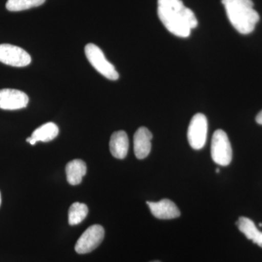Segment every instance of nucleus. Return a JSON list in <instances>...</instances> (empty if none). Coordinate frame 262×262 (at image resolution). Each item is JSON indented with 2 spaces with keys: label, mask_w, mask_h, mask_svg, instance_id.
I'll return each instance as SVG.
<instances>
[{
  "label": "nucleus",
  "mask_w": 262,
  "mask_h": 262,
  "mask_svg": "<svg viewBox=\"0 0 262 262\" xmlns=\"http://www.w3.org/2000/svg\"><path fill=\"white\" fill-rule=\"evenodd\" d=\"M150 211L159 220H173L180 216L181 212L177 205L168 199L158 202H146Z\"/></svg>",
  "instance_id": "nucleus-9"
},
{
  "label": "nucleus",
  "mask_w": 262,
  "mask_h": 262,
  "mask_svg": "<svg viewBox=\"0 0 262 262\" xmlns=\"http://www.w3.org/2000/svg\"><path fill=\"white\" fill-rule=\"evenodd\" d=\"M32 61L30 55L18 46L0 45V62L15 67H27Z\"/></svg>",
  "instance_id": "nucleus-7"
},
{
  "label": "nucleus",
  "mask_w": 262,
  "mask_h": 262,
  "mask_svg": "<svg viewBox=\"0 0 262 262\" xmlns=\"http://www.w3.org/2000/svg\"><path fill=\"white\" fill-rule=\"evenodd\" d=\"M84 53L91 64L106 78L117 80L119 74L116 69L106 59L103 51L96 45L90 43L84 48Z\"/></svg>",
  "instance_id": "nucleus-3"
},
{
  "label": "nucleus",
  "mask_w": 262,
  "mask_h": 262,
  "mask_svg": "<svg viewBox=\"0 0 262 262\" xmlns=\"http://www.w3.org/2000/svg\"><path fill=\"white\" fill-rule=\"evenodd\" d=\"M2 203V196H1V192H0V206H1Z\"/></svg>",
  "instance_id": "nucleus-18"
},
{
  "label": "nucleus",
  "mask_w": 262,
  "mask_h": 262,
  "mask_svg": "<svg viewBox=\"0 0 262 262\" xmlns=\"http://www.w3.org/2000/svg\"><path fill=\"white\" fill-rule=\"evenodd\" d=\"M211 157L214 163L227 166L232 159V149L228 136L225 131L215 130L212 137Z\"/></svg>",
  "instance_id": "nucleus-4"
},
{
  "label": "nucleus",
  "mask_w": 262,
  "mask_h": 262,
  "mask_svg": "<svg viewBox=\"0 0 262 262\" xmlns=\"http://www.w3.org/2000/svg\"><path fill=\"white\" fill-rule=\"evenodd\" d=\"M229 21L242 34L253 32L259 15L253 9L252 0H222Z\"/></svg>",
  "instance_id": "nucleus-2"
},
{
  "label": "nucleus",
  "mask_w": 262,
  "mask_h": 262,
  "mask_svg": "<svg viewBox=\"0 0 262 262\" xmlns=\"http://www.w3.org/2000/svg\"><path fill=\"white\" fill-rule=\"evenodd\" d=\"M208 134V120L203 114L198 113L193 116L187 131L189 145L195 150L201 149L206 142Z\"/></svg>",
  "instance_id": "nucleus-5"
},
{
  "label": "nucleus",
  "mask_w": 262,
  "mask_h": 262,
  "mask_svg": "<svg viewBox=\"0 0 262 262\" xmlns=\"http://www.w3.org/2000/svg\"><path fill=\"white\" fill-rule=\"evenodd\" d=\"M104 234V229L102 226H91L84 231L77 241L75 247L76 252L79 254L92 252L102 243Z\"/></svg>",
  "instance_id": "nucleus-6"
},
{
  "label": "nucleus",
  "mask_w": 262,
  "mask_h": 262,
  "mask_svg": "<svg viewBox=\"0 0 262 262\" xmlns=\"http://www.w3.org/2000/svg\"><path fill=\"white\" fill-rule=\"evenodd\" d=\"M89 208L84 203H75L69 210V224L72 226L79 225L86 218Z\"/></svg>",
  "instance_id": "nucleus-15"
},
{
  "label": "nucleus",
  "mask_w": 262,
  "mask_h": 262,
  "mask_svg": "<svg viewBox=\"0 0 262 262\" xmlns=\"http://www.w3.org/2000/svg\"><path fill=\"white\" fill-rule=\"evenodd\" d=\"M150 262H160V261H150Z\"/></svg>",
  "instance_id": "nucleus-20"
},
{
  "label": "nucleus",
  "mask_w": 262,
  "mask_h": 262,
  "mask_svg": "<svg viewBox=\"0 0 262 262\" xmlns=\"http://www.w3.org/2000/svg\"><path fill=\"white\" fill-rule=\"evenodd\" d=\"M158 14L165 28L179 37H189L198 24L192 10L182 0H158Z\"/></svg>",
  "instance_id": "nucleus-1"
},
{
  "label": "nucleus",
  "mask_w": 262,
  "mask_h": 262,
  "mask_svg": "<svg viewBox=\"0 0 262 262\" xmlns=\"http://www.w3.org/2000/svg\"><path fill=\"white\" fill-rule=\"evenodd\" d=\"M45 2L46 0H8L6 8L12 12L22 11L40 6Z\"/></svg>",
  "instance_id": "nucleus-16"
},
{
  "label": "nucleus",
  "mask_w": 262,
  "mask_h": 262,
  "mask_svg": "<svg viewBox=\"0 0 262 262\" xmlns=\"http://www.w3.org/2000/svg\"><path fill=\"white\" fill-rule=\"evenodd\" d=\"M259 226H260V227H262V224H261V223H260V224H259Z\"/></svg>",
  "instance_id": "nucleus-21"
},
{
  "label": "nucleus",
  "mask_w": 262,
  "mask_h": 262,
  "mask_svg": "<svg viewBox=\"0 0 262 262\" xmlns=\"http://www.w3.org/2000/svg\"><path fill=\"white\" fill-rule=\"evenodd\" d=\"M87 173V166L83 160L75 159L67 163L66 166L67 182L72 186L78 185Z\"/></svg>",
  "instance_id": "nucleus-13"
},
{
  "label": "nucleus",
  "mask_w": 262,
  "mask_h": 262,
  "mask_svg": "<svg viewBox=\"0 0 262 262\" xmlns=\"http://www.w3.org/2000/svg\"><path fill=\"white\" fill-rule=\"evenodd\" d=\"M220 172V170L218 168L216 169V173H219Z\"/></svg>",
  "instance_id": "nucleus-19"
},
{
  "label": "nucleus",
  "mask_w": 262,
  "mask_h": 262,
  "mask_svg": "<svg viewBox=\"0 0 262 262\" xmlns=\"http://www.w3.org/2000/svg\"><path fill=\"white\" fill-rule=\"evenodd\" d=\"M59 129L53 122H48L41 125L32 133V136L27 138V141L34 145L38 141L48 142L53 140L58 135Z\"/></svg>",
  "instance_id": "nucleus-12"
},
{
  "label": "nucleus",
  "mask_w": 262,
  "mask_h": 262,
  "mask_svg": "<svg viewBox=\"0 0 262 262\" xmlns=\"http://www.w3.org/2000/svg\"><path fill=\"white\" fill-rule=\"evenodd\" d=\"M256 121L258 124L262 125V110L261 112H260L257 115H256Z\"/></svg>",
  "instance_id": "nucleus-17"
},
{
  "label": "nucleus",
  "mask_w": 262,
  "mask_h": 262,
  "mask_svg": "<svg viewBox=\"0 0 262 262\" xmlns=\"http://www.w3.org/2000/svg\"><path fill=\"white\" fill-rule=\"evenodd\" d=\"M152 134L145 127L136 130L134 136V152L139 160L144 159L149 155L151 149Z\"/></svg>",
  "instance_id": "nucleus-10"
},
{
  "label": "nucleus",
  "mask_w": 262,
  "mask_h": 262,
  "mask_svg": "<svg viewBox=\"0 0 262 262\" xmlns=\"http://www.w3.org/2000/svg\"><path fill=\"white\" fill-rule=\"evenodd\" d=\"M129 149V139L126 133L119 130L114 133L110 141V149L113 157L117 159H124Z\"/></svg>",
  "instance_id": "nucleus-11"
},
{
  "label": "nucleus",
  "mask_w": 262,
  "mask_h": 262,
  "mask_svg": "<svg viewBox=\"0 0 262 262\" xmlns=\"http://www.w3.org/2000/svg\"><path fill=\"white\" fill-rule=\"evenodd\" d=\"M29 101L28 96L18 90H0V108L2 110H20L27 107Z\"/></svg>",
  "instance_id": "nucleus-8"
},
{
  "label": "nucleus",
  "mask_w": 262,
  "mask_h": 262,
  "mask_svg": "<svg viewBox=\"0 0 262 262\" xmlns=\"http://www.w3.org/2000/svg\"><path fill=\"white\" fill-rule=\"evenodd\" d=\"M239 230L246 235L248 239L262 248V232L255 225L254 222L246 217H239L237 222Z\"/></svg>",
  "instance_id": "nucleus-14"
}]
</instances>
